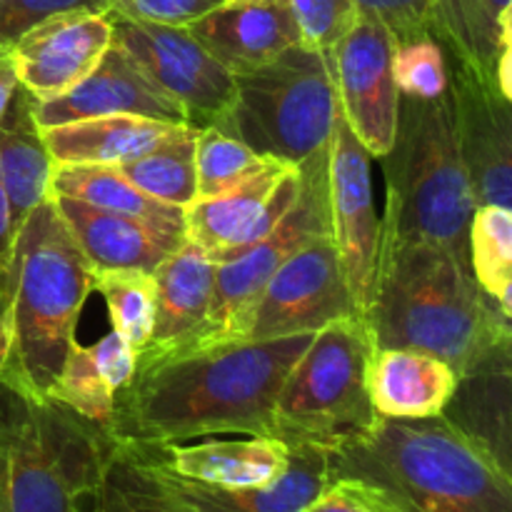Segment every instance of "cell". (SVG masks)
<instances>
[{
    "instance_id": "obj_1",
    "label": "cell",
    "mask_w": 512,
    "mask_h": 512,
    "mask_svg": "<svg viewBox=\"0 0 512 512\" xmlns=\"http://www.w3.org/2000/svg\"><path fill=\"white\" fill-rule=\"evenodd\" d=\"M315 333L205 348L140 350L115 398L110 443H183L208 435H268L285 375Z\"/></svg>"
},
{
    "instance_id": "obj_2",
    "label": "cell",
    "mask_w": 512,
    "mask_h": 512,
    "mask_svg": "<svg viewBox=\"0 0 512 512\" xmlns=\"http://www.w3.org/2000/svg\"><path fill=\"white\" fill-rule=\"evenodd\" d=\"M510 315L473 278L470 260L428 240L380 238L365 328L373 348H403L443 360L455 375L512 345Z\"/></svg>"
},
{
    "instance_id": "obj_3",
    "label": "cell",
    "mask_w": 512,
    "mask_h": 512,
    "mask_svg": "<svg viewBox=\"0 0 512 512\" xmlns=\"http://www.w3.org/2000/svg\"><path fill=\"white\" fill-rule=\"evenodd\" d=\"M328 478L353 480L398 512H512V478L443 415L378 418L328 450Z\"/></svg>"
},
{
    "instance_id": "obj_4",
    "label": "cell",
    "mask_w": 512,
    "mask_h": 512,
    "mask_svg": "<svg viewBox=\"0 0 512 512\" xmlns=\"http://www.w3.org/2000/svg\"><path fill=\"white\" fill-rule=\"evenodd\" d=\"M113 443L90 420L0 370V458L8 512H83Z\"/></svg>"
},
{
    "instance_id": "obj_5",
    "label": "cell",
    "mask_w": 512,
    "mask_h": 512,
    "mask_svg": "<svg viewBox=\"0 0 512 512\" xmlns=\"http://www.w3.org/2000/svg\"><path fill=\"white\" fill-rule=\"evenodd\" d=\"M93 293V268L60 218L53 198L23 220L10 268L5 368L18 373L35 393L48 395L63 370L75 325Z\"/></svg>"
},
{
    "instance_id": "obj_6",
    "label": "cell",
    "mask_w": 512,
    "mask_h": 512,
    "mask_svg": "<svg viewBox=\"0 0 512 512\" xmlns=\"http://www.w3.org/2000/svg\"><path fill=\"white\" fill-rule=\"evenodd\" d=\"M385 173L383 233L428 240L468 260V225L478 208L458 148L450 88L438 98L400 93Z\"/></svg>"
},
{
    "instance_id": "obj_7",
    "label": "cell",
    "mask_w": 512,
    "mask_h": 512,
    "mask_svg": "<svg viewBox=\"0 0 512 512\" xmlns=\"http://www.w3.org/2000/svg\"><path fill=\"white\" fill-rule=\"evenodd\" d=\"M233 78V103L213 128L285 165H303L328 148L340 115L328 50L295 43Z\"/></svg>"
},
{
    "instance_id": "obj_8",
    "label": "cell",
    "mask_w": 512,
    "mask_h": 512,
    "mask_svg": "<svg viewBox=\"0 0 512 512\" xmlns=\"http://www.w3.org/2000/svg\"><path fill=\"white\" fill-rule=\"evenodd\" d=\"M373 343L358 315L338 318L313 335L285 375L273 403V438L330 450L375 420L368 395Z\"/></svg>"
},
{
    "instance_id": "obj_9",
    "label": "cell",
    "mask_w": 512,
    "mask_h": 512,
    "mask_svg": "<svg viewBox=\"0 0 512 512\" xmlns=\"http://www.w3.org/2000/svg\"><path fill=\"white\" fill-rule=\"evenodd\" d=\"M328 148L298 165L300 193L283 220L250 248L213 263L215 293L208 328L193 345H185V348H205V345L240 340L248 325L250 310L275 270L310 240L330 233Z\"/></svg>"
},
{
    "instance_id": "obj_10",
    "label": "cell",
    "mask_w": 512,
    "mask_h": 512,
    "mask_svg": "<svg viewBox=\"0 0 512 512\" xmlns=\"http://www.w3.org/2000/svg\"><path fill=\"white\" fill-rule=\"evenodd\" d=\"M118 43L168 98L183 105L190 125H218L235 93L233 73L223 68L188 28L140 23L108 13Z\"/></svg>"
},
{
    "instance_id": "obj_11",
    "label": "cell",
    "mask_w": 512,
    "mask_h": 512,
    "mask_svg": "<svg viewBox=\"0 0 512 512\" xmlns=\"http://www.w3.org/2000/svg\"><path fill=\"white\" fill-rule=\"evenodd\" d=\"M328 203L330 238L338 250L355 315L365 320L378 270L383 218L375 210L370 153L358 143L343 113L335 120L328 148Z\"/></svg>"
},
{
    "instance_id": "obj_12",
    "label": "cell",
    "mask_w": 512,
    "mask_h": 512,
    "mask_svg": "<svg viewBox=\"0 0 512 512\" xmlns=\"http://www.w3.org/2000/svg\"><path fill=\"white\" fill-rule=\"evenodd\" d=\"M355 315L333 238L320 235L290 255L265 283L240 340H273L318 333Z\"/></svg>"
},
{
    "instance_id": "obj_13",
    "label": "cell",
    "mask_w": 512,
    "mask_h": 512,
    "mask_svg": "<svg viewBox=\"0 0 512 512\" xmlns=\"http://www.w3.org/2000/svg\"><path fill=\"white\" fill-rule=\"evenodd\" d=\"M393 53V33L368 13H360L353 28L328 48L340 113L370 158L378 160L388 153L398 123Z\"/></svg>"
},
{
    "instance_id": "obj_14",
    "label": "cell",
    "mask_w": 512,
    "mask_h": 512,
    "mask_svg": "<svg viewBox=\"0 0 512 512\" xmlns=\"http://www.w3.org/2000/svg\"><path fill=\"white\" fill-rule=\"evenodd\" d=\"M300 193V168L270 158L243 183L198 198L183 210L185 238L210 255L213 263L250 248L283 220Z\"/></svg>"
},
{
    "instance_id": "obj_15",
    "label": "cell",
    "mask_w": 512,
    "mask_h": 512,
    "mask_svg": "<svg viewBox=\"0 0 512 512\" xmlns=\"http://www.w3.org/2000/svg\"><path fill=\"white\" fill-rule=\"evenodd\" d=\"M460 158L475 205L512 203V105L498 83L455 60L448 73Z\"/></svg>"
},
{
    "instance_id": "obj_16",
    "label": "cell",
    "mask_w": 512,
    "mask_h": 512,
    "mask_svg": "<svg viewBox=\"0 0 512 512\" xmlns=\"http://www.w3.org/2000/svg\"><path fill=\"white\" fill-rule=\"evenodd\" d=\"M120 448L148 468L225 490L263 488L275 483L290 463L288 445L268 435H208L183 443H128Z\"/></svg>"
},
{
    "instance_id": "obj_17",
    "label": "cell",
    "mask_w": 512,
    "mask_h": 512,
    "mask_svg": "<svg viewBox=\"0 0 512 512\" xmlns=\"http://www.w3.org/2000/svg\"><path fill=\"white\" fill-rule=\"evenodd\" d=\"M113 43L108 13L70 10L25 30L8 45L18 83L38 103L78 85Z\"/></svg>"
},
{
    "instance_id": "obj_18",
    "label": "cell",
    "mask_w": 512,
    "mask_h": 512,
    "mask_svg": "<svg viewBox=\"0 0 512 512\" xmlns=\"http://www.w3.org/2000/svg\"><path fill=\"white\" fill-rule=\"evenodd\" d=\"M103 115H143L165 123L190 125L183 105L150 83L118 43H110L98 65L68 93L43 103L35 100V120L40 130Z\"/></svg>"
},
{
    "instance_id": "obj_19",
    "label": "cell",
    "mask_w": 512,
    "mask_h": 512,
    "mask_svg": "<svg viewBox=\"0 0 512 512\" xmlns=\"http://www.w3.org/2000/svg\"><path fill=\"white\" fill-rule=\"evenodd\" d=\"M188 30L233 75L250 73L290 45L303 43L288 0H225Z\"/></svg>"
},
{
    "instance_id": "obj_20",
    "label": "cell",
    "mask_w": 512,
    "mask_h": 512,
    "mask_svg": "<svg viewBox=\"0 0 512 512\" xmlns=\"http://www.w3.org/2000/svg\"><path fill=\"white\" fill-rule=\"evenodd\" d=\"M148 470L190 512H303L330 483L328 450L318 445H290V463L285 473L263 488H210L175 478L163 470Z\"/></svg>"
},
{
    "instance_id": "obj_21",
    "label": "cell",
    "mask_w": 512,
    "mask_h": 512,
    "mask_svg": "<svg viewBox=\"0 0 512 512\" xmlns=\"http://www.w3.org/2000/svg\"><path fill=\"white\" fill-rule=\"evenodd\" d=\"M440 415L512 478V345L460 375Z\"/></svg>"
},
{
    "instance_id": "obj_22",
    "label": "cell",
    "mask_w": 512,
    "mask_h": 512,
    "mask_svg": "<svg viewBox=\"0 0 512 512\" xmlns=\"http://www.w3.org/2000/svg\"><path fill=\"white\" fill-rule=\"evenodd\" d=\"M155 323L143 350L193 345L208 328L215 293V265L200 245L185 238L153 270Z\"/></svg>"
},
{
    "instance_id": "obj_23",
    "label": "cell",
    "mask_w": 512,
    "mask_h": 512,
    "mask_svg": "<svg viewBox=\"0 0 512 512\" xmlns=\"http://www.w3.org/2000/svg\"><path fill=\"white\" fill-rule=\"evenodd\" d=\"M455 385V370L433 355L403 348L370 350L368 395L378 418H435L443 413Z\"/></svg>"
},
{
    "instance_id": "obj_24",
    "label": "cell",
    "mask_w": 512,
    "mask_h": 512,
    "mask_svg": "<svg viewBox=\"0 0 512 512\" xmlns=\"http://www.w3.org/2000/svg\"><path fill=\"white\" fill-rule=\"evenodd\" d=\"M50 198L93 270L133 268L153 273L165 255L183 243L148 228L140 220L108 213L63 195H50Z\"/></svg>"
},
{
    "instance_id": "obj_25",
    "label": "cell",
    "mask_w": 512,
    "mask_h": 512,
    "mask_svg": "<svg viewBox=\"0 0 512 512\" xmlns=\"http://www.w3.org/2000/svg\"><path fill=\"white\" fill-rule=\"evenodd\" d=\"M188 123L143 115H103L43 130L53 165H120L178 135Z\"/></svg>"
},
{
    "instance_id": "obj_26",
    "label": "cell",
    "mask_w": 512,
    "mask_h": 512,
    "mask_svg": "<svg viewBox=\"0 0 512 512\" xmlns=\"http://www.w3.org/2000/svg\"><path fill=\"white\" fill-rule=\"evenodd\" d=\"M135 363L138 353L110 328V333L95 345H70L48 398L68 405L100 430H108L115 398L133 378Z\"/></svg>"
},
{
    "instance_id": "obj_27",
    "label": "cell",
    "mask_w": 512,
    "mask_h": 512,
    "mask_svg": "<svg viewBox=\"0 0 512 512\" xmlns=\"http://www.w3.org/2000/svg\"><path fill=\"white\" fill-rule=\"evenodd\" d=\"M53 160L35 120V98L18 85L0 118V185L10 203L15 230L50 198Z\"/></svg>"
},
{
    "instance_id": "obj_28",
    "label": "cell",
    "mask_w": 512,
    "mask_h": 512,
    "mask_svg": "<svg viewBox=\"0 0 512 512\" xmlns=\"http://www.w3.org/2000/svg\"><path fill=\"white\" fill-rule=\"evenodd\" d=\"M430 30L445 55L495 80V65L512 48V0H430Z\"/></svg>"
},
{
    "instance_id": "obj_29",
    "label": "cell",
    "mask_w": 512,
    "mask_h": 512,
    "mask_svg": "<svg viewBox=\"0 0 512 512\" xmlns=\"http://www.w3.org/2000/svg\"><path fill=\"white\" fill-rule=\"evenodd\" d=\"M50 195L80 200L93 208L140 220L175 240H185L183 208L145 195L115 165H53Z\"/></svg>"
},
{
    "instance_id": "obj_30",
    "label": "cell",
    "mask_w": 512,
    "mask_h": 512,
    "mask_svg": "<svg viewBox=\"0 0 512 512\" xmlns=\"http://www.w3.org/2000/svg\"><path fill=\"white\" fill-rule=\"evenodd\" d=\"M195 135L198 128L185 125L158 148L115 168L145 195L185 210L195 198Z\"/></svg>"
},
{
    "instance_id": "obj_31",
    "label": "cell",
    "mask_w": 512,
    "mask_h": 512,
    "mask_svg": "<svg viewBox=\"0 0 512 512\" xmlns=\"http://www.w3.org/2000/svg\"><path fill=\"white\" fill-rule=\"evenodd\" d=\"M468 260L480 288L512 313V210L478 205L468 225Z\"/></svg>"
},
{
    "instance_id": "obj_32",
    "label": "cell",
    "mask_w": 512,
    "mask_h": 512,
    "mask_svg": "<svg viewBox=\"0 0 512 512\" xmlns=\"http://www.w3.org/2000/svg\"><path fill=\"white\" fill-rule=\"evenodd\" d=\"M93 290L108 308L110 328L140 353L155 323V278L150 270H93Z\"/></svg>"
},
{
    "instance_id": "obj_33",
    "label": "cell",
    "mask_w": 512,
    "mask_h": 512,
    "mask_svg": "<svg viewBox=\"0 0 512 512\" xmlns=\"http://www.w3.org/2000/svg\"><path fill=\"white\" fill-rule=\"evenodd\" d=\"M90 512H190L185 510L148 468L130 458L120 445L105 463L103 478L90 498Z\"/></svg>"
},
{
    "instance_id": "obj_34",
    "label": "cell",
    "mask_w": 512,
    "mask_h": 512,
    "mask_svg": "<svg viewBox=\"0 0 512 512\" xmlns=\"http://www.w3.org/2000/svg\"><path fill=\"white\" fill-rule=\"evenodd\" d=\"M270 158L223 130L205 125L195 135V198H213L258 173Z\"/></svg>"
},
{
    "instance_id": "obj_35",
    "label": "cell",
    "mask_w": 512,
    "mask_h": 512,
    "mask_svg": "<svg viewBox=\"0 0 512 512\" xmlns=\"http://www.w3.org/2000/svg\"><path fill=\"white\" fill-rule=\"evenodd\" d=\"M393 78L400 93L415 98H438L448 90L445 50L435 38L395 43Z\"/></svg>"
},
{
    "instance_id": "obj_36",
    "label": "cell",
    "mask_w": 512,
    "mask_h": 512,
    "mask_svg": "<svg viewBox=\"0 0 512 512\" xmlns=\"http://www.w3.org/2000/svg\"><path fill=\"white\" fill-rule=\"evenodd\" d=\"M288 5L298 20L303 43L320 50L338 43L360 15L353 0H288Z\"/></svg>"
},
{
    "instance_id": "obj_37",
    "label": "cell",
    "mask_w": 512,
    "mask_h": 512,
    "mask_svg": "<svg viewBox=\"0 0 512 512\" xmlns=\"http://www.w3.org/2000/svg\"><path fill=\"white\" fill-rule=\"evenodd\" d=\"M70 10L110 13V0H3L0 3V48H8L33 25L53 15L70 13Z\"/></svg>"
},
{
    "instance_id": "obj_38",
    "label": "cell",
    "mask_w": 512,
    "mask_h": 512,
    "mask_svg": "<svg viewBox=\"0 0 512 512\" xmlns=\"http://www.w3.org/2000/svg\"><path fill=\"white\" fill-rule=\"evenodd\" d=\"M360 13L375 15L393 33L395 43L433 38L430 0H353Z\"/></svg>"
},
{
    "instance_id": "obj_39",
    "label": "cell",
    "mask_w": 512,
    "mask_h": 512,
    "mask_svg": "<svg viewBox=\"0 0 512 512\" xmlns=\"http://www.w3.org/2000/svg\"><path fill=\"white\" fill-rule=\"evenodd\" d=\"M223 3L225 0H110V13L140 23L188 28L190 23Z\"/></svg>"
},
{
    "instance_id": "obj_40",
    "label": "cell",
    "mask_w": 512,
    "mask_h": 512,
    "mask_svg": "<svg viewBox=\"0 0 512 512\" xmlns=\"http://www.w3.org/2000/svg\"><path fill=\"white\" fill-rule=\"evenodd\" d=\"M303 512H398L388 500L353 480H330Z\"/></svg>"
},
{
    "instance_id": "obj_41",
    "label": "cell",
    "mask_w": 512,
    "mask_h": 512,
    "mask_svg": "<svg viewBox=\"0 0 512 512\" xmlns=\"http://www.w3.org/2000/svg\"><path fill=\"white\" fill-rule=\"evenodd\" d=\"M15 230L13 215H10V203L5 198V190L0 185V275H8L13 268V255H15Z\"/></svg>"
},
{
    "instance_id": "obj_42",
    "label": "cell",
    "mask_w": 512,
    "mask_h": 512,
    "mask_svg": "<svg viewBox=\"0 0 512 512\" xmlns=\"http://www.w3.org/2000/svg\"><path fill=\"white\" fill-rule=\"evenodd\" d=\"M18 75H15L13 58H10L8 48H0V118L8 110L10 98H13L15 88H18Z\"/></svg>"
},
{
    "instance_id": "obj_43",
    "label": "cell",
    "mask_w": 512,
    "mask_h": 512,
    "mask_svg": "<svg viewBox=\"0 0 512 512\" xmlns=\"http://www.w3.org/2000/svg\"><path fill=\"white\" fill-rule=\"evenodd\" d=\"M8 303H10V275H0V370L5 368L10 355Z\"/></svg>"
},
{
    "instance_id": "obj_44",
    "label": "cell",
    "mask_w": 512,
    "mask_h": 512,
    "mask_svg": "<svg viewBox=\"0 0 512 512\" xmlns=\"http://www.w3.org/2000/svg\"><path fill=\"white\" fill-rule=\"evenodd\" d=\"M0 3H3V0H0Z\"/></svg>"
}]
</instances>
